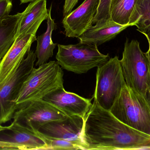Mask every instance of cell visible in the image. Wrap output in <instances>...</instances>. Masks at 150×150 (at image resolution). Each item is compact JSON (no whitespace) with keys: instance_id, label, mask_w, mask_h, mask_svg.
Wrapping results in <instances>:
<instances>
[{"instance_id":"cell-6","label":"cell","mask_w":150,"mask_h":150,"mask_svg":"<svg viewBox=\"0 0 150 150\" xmlns=\"http://www.w3.org/2000/svg\"><path fill=\"white\" fill-rule=\"evenodd\" d=\"M126 84L119 57L110 58L97 68L94 101L109 111Z\"/></svg>"},{"instance_id":"cell-22","label":"cell","mask_w":150,"mask_h":150,"mask_svg":"<svg viewBox=\"0 0 150 150\" xmlns=\"http://www.w3.org/2000/svg\"><path fill=\"white\" fill-rule=\"evenodd\" d=\"M12 8L11 0H0V21L9 15Z\"/></svg>"},{"instance_id":"cell-8","label":"cell","mask_w":150,"mask_h":150,"mask_svg":"<svg viewBox=\"0 0 150 150\" xmlns=\"http://www.w3.org/2000/svg\"><path fill=\"white\" fill-rule=\"evenodd\" d=\"M68 117L52 104L43 100H38L32 101L26 106L18 110L13 119L36 132L47 123L66 119Z\"/></svg>"},{"instance_id":"cell-18","label":"cell","mask_w":150,"mask_h":150,"mask_svg":"<svg viewBox=\"0 0 150 150\" xmlns=\"http://www.w3.org/2000/svg\"><path fill=\"white\" fill-rule=\"evenodd\" d=\"M136 1L137 0H112L110 9L111 19L120 24H129Z\"/></svg>"},{"instance_id":"cell-14","label":"cell","mask_w":150,"mask_h":150,"mask_svg":"<svg viewBox=\"0 0 150 150\" xmlns=\"http://www.w3.org/2000/svg\"><path fill=\"white\" fill-rule=\"evenodd\" d=\"M48 17L46 0H36L30 3L22 13L17 37L27 33L36 35L39 27Z\"/></svg>"},{"instance_id":"cell-23","label":"cell","mask_w":150,"mask_h":150,"mask_svg":"<svg viewBox=\"0 0 150 150\" xmlns=\"http://www.w3.org/2000/svg\"><path fill=\"white\" fill-rule=\"evenodd\" d=\"M79 0H65L63 6V17L68 15L73 10L76 4H77Z\"/></svg>"},{"instance_id":"cell-2","label":"cell","mask_w":150,"mask_h":150,"mask_svg":"<svg viewBox=\"0 0 150 150\" xmlns=\"http://www.w3.org/2000/svg\"><path fill=\"white\" fill-rule=\"evenodd\" d=\"M62 68L57 61H51L33 68L24 82L15 100L18 109L32 101L43 100L46 95L63 87Z\"/></svg>"},{"instance_id":"cell-27","label":"cell","mask_w":150,"mask_h":150,"mask_svg":"<svg viewBox=\"0 0 150 150\" xmlns=\"http://www.w3.org/2000/svg\"><path fill=\"white\" fill-rule=\"evenodd\" d=\"M20 4H23L27 3L28 2H31L33 1H36V0H20Z\"/></svg>"},{"instance_id":"cell-15","label":"cell","mask_w":150,"mask_h":150,"mask_svg":"<svg viewBox=\"0 0 150 150\" xmlns=\"http://www.w3.org/2000/svg\"><path fill=\"white\" fill-rule=\"evenodd\" d=\"M134 25L120 24L112 19L92 26L79 37L80 42L98 46L114 38L119 33Z\"/></svg>"},{"instance_id":"cell-17","label":"cell","mask_w":150,"mask_h":150,"mask_svg":"<svg viewBox=\"0 0 150 150\" xmlns=\"http://www.w3.org/2000/svg\"><path fill=\"white\" fill-rule=\"evenodd\" d=\"M21 16L8 15L0 21V63L17 38Z\"/></svg>"},{"instance_id":"cell-16","label":"cell","mask_w":150,"mask_h":150,"mask_svg":"<svg viewBox=\"0 0 150 150\" xmlns=\"http://www.w3.org/2000/svg\"><path fill=\"white\" fill-rule=\"evenodd\" d=\"M52 6L48 10V17L47 19V28L45 32L37 38V44L36 53L38 61L36 66L38 67L46 63L49 58L53 55V52L57 44L52 40L53 31L57 28V24L54 22L51 16Z\"/></svg>"},{"instance_id":"cell-24","label":"cell","mask_w":150,"mask_h":150,"mask_svg":"<svg viewBox=\"0 0 150 150\" xmlns=\"http://www.w3.org/2000/svg\"><path fill=\"white\" fill-rule=\"evenodd\" d=\"M137 31L143 34L146 37L149 41V49L148 52H146V54L150 60V24L144 29L137 30Z\"/></svg>"},{"instance_id":"cell-21","label":"cell","mask_w":150,"mask_h":150,"mask_svg":"<svg viewBox=\"0 0 150 150\" xmlns=\"http://www.w3.org/2000/svg\"><path fill=\"white\" fill-rule=\"evenodd\" d=\"M112 0H100L93 24L104 23L111 19L110 9Z\"/></svg>"},{"instance_id":"cell-3","label":"cell","mask_w":150,"mask_h":150,"mask_svg":"<svg viewBox=\"0 0 150 150\" xmlns=\"http://www.w3.org/2000/svg\"><path fill=\"white\" fill-rule=\"evenodd\" d=\"M110 112L126 125L150 136V105L147 99L125 85Z\"/></svg>"},{"instance_id":"cell-5","label":"cell","mask_w":150,"mask_h":150,"mask_svg":"<svg viewBox=\"0 0 150 150\" xmlns=\"http://www.w3.org/2000/svg\"><path fill=\"white\" fill-rule=\"evenodd\" d=\"M120 60L127 86L146 98L150 77V62L136 40L127 39Z\"/></svg>"},{"instance_id":"cell-26","label":"cell","mask_w":150,"mask_h":150,"mask_svg":"<svg viewBox=\"0 0 150 150\" xmlns=\"http://www.w3.org/2000/svg\"><path fill=\"white\" fill-rule=\"evenodd\" d=\"M8 129L9 127H3V126H1V124H0V133L2 132V131L8 130Z\"/></svg>"},{"instance_id":"cell-13","label":"cell","mask_w":150,"mask_h":150,"mask_svg":"<svg viewBox=\"0 0 150 150\" xmlns=\"http://www.w3.org/2000/svg\"><path fill=\"white\" fill-rule=\"evenodd\" d=\"M92 99L66 91L62 87L47 94L43 100L61 110L69 117L78 116L84 119L92 106Z\"/></svg>"},{"instance_id":"cell-1","label":"cell","mask_w":150,"mask_h":150,"mask_svg":"<svg viewBox=\"0 0 150 150\" xmlns=\"http://www.w3.org/2000/svg\"><path fill=\"white\" fill-rule=\"evenodd\" d=\"M84 150H150V136L115 118L93 101L82 133Z\"/></svg>"},{"instance_id":"cell-25","label":"cell","mask_w":150,"mask_h":150,"mask_svg":"<svg viewBox=\"0 0 150 150\" xmlns=\"http://www.w3.org/2000/svg\"><path fill=\"white\" fill-rule=\"evenodd\" d=\"M150 62V77L149 81V86H148V89H147V92L146 94V98L147 100L149 102L150 105V60H149Z\"/></svg>"},{"instance_id":"cell-4","label":"cell","mask_w":150,"mask_h":150,"mask_svg":"<svg viewBox=\"0 0 150 150\" xmlns=\"http://www.w3.org/2000/svg\"><path fill=\"white\" fill-rule=\"evenodd\" d=\"M56 59L62 69L77 74H85L98 68L110 59L109 54H103L98 46L79 42L75 45L58 44Z\"/></svg>"},{"instance_id":"cell-20","label":"cell","mask_w":150,"mask_h":150,"mask_svg":"<svg viewBox=\"0 0 150 150\" xmlns=\"http://www.w3.org/2000/svg\"><path fill=\"white\" fill-rule=\"evenodd\" d=\"M38 134L43 138V140L45 141L46 143L47 144V147H48L47 150L81 149L79 146L69 141L61 140V139L47 138L43 136L40 135L39 134Z\"/></svg>"},{"instance_id":"cell-19","label":"cell","mask_w":150,"mask_h":150,"mask_svg":"<svg viewBox=\"0 0 150 150\" xmlns=\"http://www.w3.org/2000/svg\"><path fill=\"white\" fill-rule=\"evenodd\" d=\"M129 24L142 30L150 24V0H137Z\"/></svg>"},{"instance_id":"cell-9","label":"cell","mask_w":150,"mask_h":150,"mask_svg":"<svg viewBox=\"0 0 150 150\" xmlns=\"http://www.w3.org/2000/svg\"><path fill=\"white\" fill-rule=\"evenodd\" d=\"M7 133L2 131L4 138L0 139V150H47L43 138L19 122L13 120Z\"/></svg>"},{"instance_id":"cell-11","label":"cell","mask_w":150,"mask_h":150,"mask_svg":"<svg viewBox=\"0 0 150 150\" xmlns=\"http://www.w3.org/2000/svg\"><path fill=\"white\" fill-rule=\"evenodd\" d=\"M31 33L18 35L0 63V89L15 73L23 60L37 41Z\"/></svg>"},{"instance_id":"cell-7","label":"cell","mask_w":150,"mask_h":150,"mask_svg":"<svg viewBox=\"0 0 150 150\" xmlns=\"http://www.w3.org/2000/svg\"><path fill=\"white\" fill-rule=\"evenodd\" d=\"M37 59L36 53L30 50L19 68L0 89V124L13 119L18 110L15 100L24 82L34 68Z\"/></svg>"},{"instance_id":"cell-12","label":"cell","mask_w":150,"mask_h":150,"mask_svg":"<svg viewBox=\"0 0 150 150\" xmlns=\"http://www.w3.org/2000/svg\"><path fill=\"white\" fill-rule=\"evenodd\" d=\"M100 0H85L80 6L64 17L62 23L65 35L77 38L93 25Z\"/></svg>"},{"instance_id":"cell-10","label":"cell","mask_w":150,"mask_h":150,"mask_svg":"<svg viewBox=\"0 0 150 150\" xmlns=\"http://www.w3.org/2000/svg\"><path fill=\"white\" fill-rule=\"evenodd\" d=\"M84 121L78 116L69 117L66 119L47 123L37 132L47 138L69 141L79 146L81 150H84L82 139Z\"/></svg>"}]
</instances>
